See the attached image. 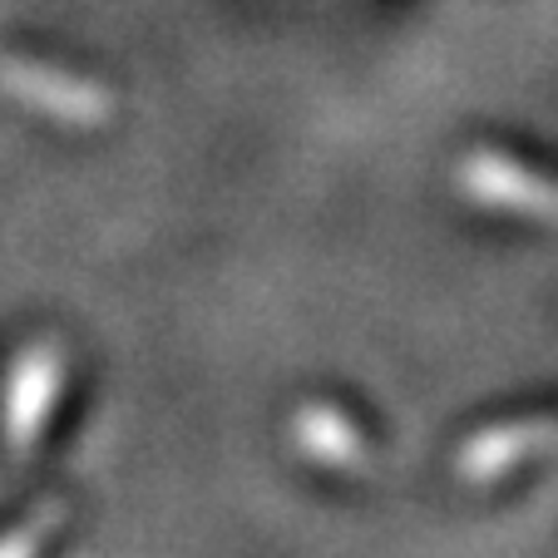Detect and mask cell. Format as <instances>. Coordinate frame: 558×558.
Wrapping results in <instances>:
<instances>
[]
</instances>
